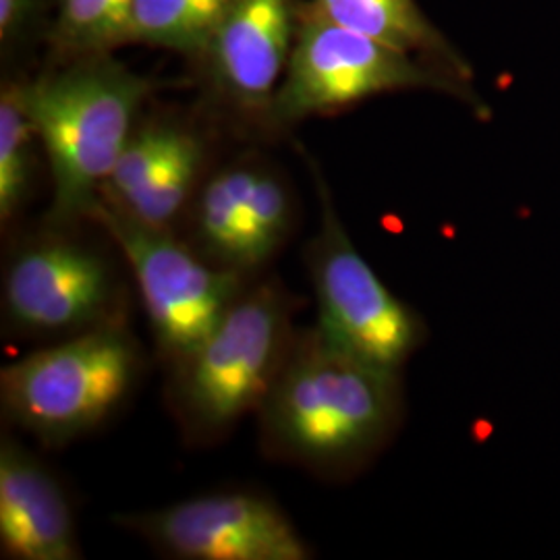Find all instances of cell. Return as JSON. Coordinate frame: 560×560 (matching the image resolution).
<instances>
[{
	"instance_id": "cell-17",
	"label": "cell",
	"mask_w": 560,
	"mask_h": 560,
	"mask_svg": "<svg viewBox=\"0 0 560 560\" xmlns=\"http://www.w3.org/2000/svg\"><path fill=\"white\" fill-rule=\"evenodd\" d=\"M52 42L62 59L108 55L129 42L133 0H55Z\"/></svg>"
},
{
	"instance_id": "cell-10",
	"label": "cell",
	"mask_w": 560,
	"mask_h": 560,
	"mask_svg": "<svg viewBox=\"0 0 560 560\" xmlns=\"http://www.w3.org/2000/svg\"><path fill=\"white\" fill-rule=\"evenodd\" d=\"M185 221V241L203 260L256 279L291 237L295 201L272 166L231 162L203 179Z\"/></svg>"
},
{
	"instance_id": "cell-8",
	"label": "cell",
	"mask_w": 560,
	"mask_h": 560,
	"mask_svg": "<svg viewBox=\"0 0 560 560\" xmlns=\"http://www.w3.org/2000/svg\"><path fill=\"white\" fill-rule=\"evenodd\" d=\"M73 229L18 243L2 270V324L20 339H67L125 318L115 261Z\"/></svg>"
},
{
	"instance_id": "cell-1",
	"label": "cell",
	"mask_w": 560,
	"mask_h": 560,
	"mask_svg": "<svg viewBox=\"0 0 560 560\" xmlns=\"http://www.w3.org/2000/svg\"><path fill=\"white\" fill-rule=\"evenodd\" d=\"M402 416V372L342 349L318 326L295 335L258 409L266 453L322 476L355 474L372 463Z\"/></svg>"
},
{
	"instance_id": "cell-13",
	"label": "cell",
	"mask_w": 560,
	"mask_h": 560,
	"mask_svg": "<svg viewBox=\"0 0 560 560\" xmlns=\"http://www.w3.org/2000/svg\"><path fill=\"white\" fill-rule=\"evenodd\" d=\"M0 550L11 560H78L71 502L57 476L9 436L0 442Z\"/></svg>"
},
{
	"instance_id": "cell-12",
	"label": "cell",
	"mask_w": 560,
	"mask_h": 560,
	"mask_svg": "<svg viewBox=\"0 0 560 560\" xmlns=\"http://www.w3.org/2000/svg\"><path fill=\"white\" fill-rule=\"evenodd\" d=\"M206 143L177 120L136 125L120 152L101 201L136 221L175 231L201 187Z\"/></svg>"
},
{
	"instance_id": "cell-18",
	"label": "cell",
	"mask_w": 560,
	"mask_h": 560,
	"mask_svg": "<svg viewBox=\"0 0 560 560\" xmlns=\"http://www.w3.org/2000/svg\"><path fill=\"white\" fill-rule=\"evenodd\" d=\"M44 0H0V40L7 44L21 40L38 20Z\"/></svg>"
},
{
	"instance_id": "cell-11",
	"label": "cell",
	"mask_w": 560,
	"mask_h": 560,
	"mask_svg": "<svg viewBox=\"0 0 560 560\" xmlns=\"http://www.w3.org/2000/svg\"><path fill=\"white\" fill-rule=\"evenodd\" d=\"M293 0H235L201 50L206 81L221 106L270 129V110L291 59Z\"/></svg>"
},
{
	"instance_id": "cell-15",
	"label": "cell",
	"mask_w": 560,
	"mask_h": 560,
	"mask_svg": "<svg viewBox=\"0 0 560 560\" xmlns=\"http://www.w3.org/2000/svg\"><path fill=\"white\" fill-rule=\"evenodd\" d=\"M235 0H133L129 42L201 55Z\"/></svg>"
},
{
	"instance_id": "cell-2",
	"label": "cell",
	"mask_w": 560,
	"mask_h": 560,
	"mask_svg": "<svg viewBox=\"0 0 560 560\" xmlns=\"http://www.w3.org/2000/svg\"><path fill=\"white\" fill-rule=\"evenodd\" d=\"M150 92V81L108 55L67 60L57 71L21 83L52 177L46 224L75 229L94 219L102 187Z\"/></svg>"
},
{
	"instance_id": "cell-4",
	"label": "cell",
	"mask_w": 560,
	"mask_h": 560,
	"mask_svg": "<svg viewBox=\"0 0 560 560\" xmlns=\"http://www.w3.org/2000/svg\"><path fill=\"white\" fill-rule=\"evenodd\" d=\"M141 360L125 318L55 340L2 368V411L42 444L65 446L119 411L140 382Z\"/></svg>"
},
{
	"instance_id": "cell-6",
	"label": "cell",
	"mask_w": 560,
	"mask_h": 560,
	"mask_svg": "<svg viewBox=\"0 0 560 560\" xmlns=\"http://www.w3.org/2000/svg\"><path fill=\"white\" fill-rule=\"evenodd\" d=\"M92 222L101 224L127 261L168 370L214 330L254 280L203 260L175 231L143 224L104 201Z\"/></svg>"
},
{
	"instance_id": "cell-16",
	"label": "cell",
	"mask_w": 560,
	"mask_h": 560,
	"mask_svg": "<svg viewBox=\"0 0 560 560\" xmlns=\"http://www.w3.org/2000/svg\"><path fill=\"white\" fill-rule=\"evenodd\" d=\"M36 127L25 108L21 83L9 81L0 92V222L15 221L34 180Z\"/></svg>"
},
{
	"instance_id": "cell-3",
	"label": "cell",
	"mask_w": 560,
	"mask_h": 560,
	"mask_svg": "<svg viewBox=\"0 0 560 560\" xmlns=\"http://www.w3.org/2000/svg\"><path fill=\"white\" fill-rule=\"evenodd\" d=\"M298 300L279 279L252 280L214 330L173 365L171 400L194 442H212L258 413L295 340Z\"/></svg>"
},
{
	"instance_id": "cell-9",
	"label": "cell",
	"mask_w": 560,
	"mask_h": 560,
	"mask_svg": "<svg viewBox=\"0 0 560 560\" xmlns=\"http://www.w3.org/2000/svg\"><path fill=\"white\" fill-rule=\"evenodd\" d=\"M115 521L173 559H312L291 517L272 499L249 490L201 494Z\"/></svg>"
},
{
	"instance_id": "cell-14",
	"label": "cell",
	"mask_w": 560,
	"mask_h": 560,
	"mask_svg": "<svg viewBox=\"0 0 560 560\" xmlns=\"http://www.w3.org/2000/svg\"><path fill=\"white\" fill-rule=\"evenodd\" d=\"M314 7L340 27L432 62L460 80L476 83L471 65L425 18L416 0H314Z\"/></svg>"
},
{
	"instance_id": "cell-5",
	"label": "cell",
	"mask_w": 560,
	"mask_h": 560,
	"mask_svg": "<svg viewBox=\"0 0 560 560\" xmlns=\"http://www.w3.org/2000/svg\"><path fill=\"white\" fill-rule=\"evenodd\" d=\"M413 90L444 94L480 117L490 115L474 81L340 27L312 2L300 9L291 59L270 110V129L335 115L381 94Z\"/></svg>"
},
{
	"instance_id": "cell-7",
	"label": "cell",
	"mask_w": 560,
	"mask_h": 560,
	"mask_svg": "<svg viewBox=\"0 0 560 560\" xmlns=\"http://www.w3.org/2000/svg\"><path fill=\"white\" fill-rule=\"evenodd\" d=\"M314 177L320 226L305 249V264L318 307L316 326L342 349L402 372L428 340V324L361 256L316 166Z\"/></svg>"
}]
</instances>
